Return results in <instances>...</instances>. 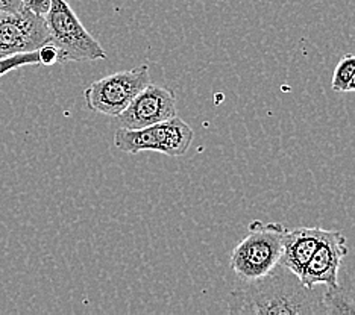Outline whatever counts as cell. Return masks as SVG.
<instances>
[{
    "label": "cell",
    "instance_id": "obj_5",
    "mask_svg": "<svg viewBox=\"0 0 355 315\" xmlns=\"http://www.w3.org/2000/svg\"><path fill=\"white\" fill-rule=\"evenodd\" d=\"M149 84V66L141 64L131 70L117 71L94 80L84 91L85 103L98 114L117 117L126 109L134 97Z\"/></svg>",
    "mask_w": 355,
    "mask_h": 315
},
{
    "label": "cell",
    "instance_id": "obj_12",
    "mask_svg": "<svg viewBox=\"0 0 355 315\" xmlns=\"http://www.w3.org/2000/svg\"><path fill=\"white\" fill-rule=\"evenodd\" d=\"M34 64H40L38 51L5 56V58H0V78L6 75V73H10L11 70L25 67V66H34Z\"/></svg>",
    "mask_w": 355,
    "mask_h": 315
},
{
    "label": "cell",
    "instance_id": "obj_3",
    "mask_svg": "<svg viewBox=\"0 0 355 315\" xmlns=\"http://www.w3.org/2000/svg\"><path fill=\"white\" fill-rule=\"evenodd\" d=\"M44 20L49 29V43L60 51V62L107 60V52L85 29L67 0H52Z\"/></svg>",
    "mask_w": 355,
    "mask_h": 315
},
{
    "label": "cell",
    "instance_id": "obj_8",
    "mask_svg": "<svg viewBox=\"0 0 355 315\" xmlns=\"http://www.w3.org/2000/svg\"><path fill=\"white\" fill-rule=\"evenodd\" d=\"M348 255L346 237L338 231H328L327 235L310 258L301 276V282L309 288L319 285H337L338 270L343 258Z\"/></svg>",
    "mask_w": 355,
    "mask_h": 315
},
{
    "label": "cell",
    "instance_id": "obj_14",
    "mask_svg": "<svg viewBox=\"0 0 355 315\" xmlns=\"http://www.w3.org/2000/svg\"><path fill=\"white\" fill-rule=\"evenodd\" d=\"M51 2L52 0H21L23 6L28 8V10H31L32 12L43 15V17L47 14V11H49Z\"/></svg>",
    "mask_w": 355,
    "mask_h": 315
},
{
    "label": "cell",
    "instance_id": "obj_4",
    "mask_svg": "<svg viewBox=\"0 0 355 315\" xmlns=\"http://www.w3.org/2000/svg\"><path fill=\"white\" fill-rule=\"evenodd\" d=\"M195 138L193 129L178 116L141 129L120 127L114 134V145L122 152H159L166 156L180 158L189 152Z\"/></svg>",
    "mask_w": 355,
    "mask_h": 315
},
{
    "label": "cell",
    "instance_id": "obj_10",
    "mask_svg": "<svg viewBox=\"0 0 355 315\" xmlns=\"http://www.w3.org/2000/svg\"><path fill=\"white\" fill-rule=\"evenodd\" d=\"M325 315L352 314L355 315V291L340 285H328L324 288Z\"/></svg>",
    "mask_w": 355,
    "mask_h": 315
},
{
    "label": "cell",
    "instance_id": "obj_13",
    "mask_svg": "<svg viewBox=\"0 0 355 315\" xmlns=\"http://www.w3.org/2000/svg\"><path fill=\"white\" fill-rule=\"evenodd\" d=\"M38 61L42 66H53L60 62V51L52 43L47 42L38 48Z\"/></svg>",
    "mask_w": 355,
    "mask_h": 315
},
{
    "label": "cell",
    "instance_id": "obj_6",
    "mask_svg": "<svg viewBox=\"0 0 355 315\" xmlns=\"http://www.w3.org/2000/svg\"><path fill=\"white\" fill-rule=\"evenodd\" d=\"M49 42V29L43 15L28 8L0 11V58L38 51Z\"/></svg>",
    "mask_w": 355,
    "mask_h": 315
},
{
    "label": "cell",
    "instance_id": "obj_16",
    "mask_svg": "<svg viewBox=\"0 0 355 315\" xmlns=\"http://www.w3.org/2000/svg\"><path fill=\"white\" fill-rule=\"evenodd\" d=\"M346 91H355V75H354L352 80L349 82V85H348V90H346Z\"/></svg>",
    "mask_w": 355,
    "mask_h": 315
},
{
    "label": "cell",
    "instance_id": "obj_1",
    "mask_svg": "<svg viewBox=\"0 0 355 315\" xmlns=\"http://www.w3.org/2000/svg\"><path fill=\"white\" fill-rule=\"evenodd\" d=\"M230 314L255 315H325L324 288L305 287L295 273L282 265L263 278L245 282L231 291Z\"/></svg>",
    "mask_w": 355,
    "mask_h": 315
},
{
    "label": "cell",
    "instance_id": "obj_15",
    "mask_svg": "<svg viewBox=\"0 0 355 315\" xmlns=\"http://www.w3.org/2000/svg\"><path fill=\"white\" fill-rule=\"evenodd\" d=\"M23 8L21 0H0V11H17Z\"/></svg>",
    "mask_w": 355,
    "mask_h": 315
},
{
    "label": "cell",
    "instance_id": "obj_2",
    "mask_svg": "<svg viewBox=\"0 0 355 315\" xmlns=\"http://www.w3.org/2000/svg\"><path fill=\"white\" fill-rule=\"evenodd\" d=\"M287 228L282 223H263L254 220L248 235L234 247L230 265L236 276L243 280H255L272 271L279 264L282 238Z\"/></svg>",
    "mask_w": 355,
    "mask_h": 315
},
{
    "label": "cell",
    "instance_id": "obj_9",
    "mask_svg": "<svg viewBox=\"0 0 355 315\" xmlns=\"http://www.w3.org/2000/svg\"><path fill=\"white\" fill-rule=\"evenodd\" d=\"M325 229L320 228H295L287 229L282 238V253L279 258V265L286 267L301 279L309 264L310 258L322 244L325 235Z\"/></svg>",
    "mask_w": 355,
    "mask_h": 315
},
{
    "label": "cell",
    "instance_id": "obj_7",
    "mask_svg": "<svg viewBox=\"0 0 355 315\" xmlns=\"http://www.w3.org/2000/svg\"><path fill=\"white\" fill-rule=\"evenodd\" d=\"M176 116V97L166 87L149 84L137 94L126 109L119 114L125 129H141L161 123Z\"/></svg>",
    "mask_w": 355,
    "mask_h": 315
},
{
    "label": "cell",
    "instance_id": "obj_11",
    "mask_svg": "<svg viewBox=\"0 0 355 315\" xmlns=\"http://www.w3.org/2000/svg\"><path fill=\"white\" fill-rule=\"evenodd\" d=\"M355 75V55H345L338 61L334 70L333 79H331V87L337 93H346L348 85Z\"/></svg>",
    "mask_w": 355,
    "mask_h": 315
}]
</instances>
